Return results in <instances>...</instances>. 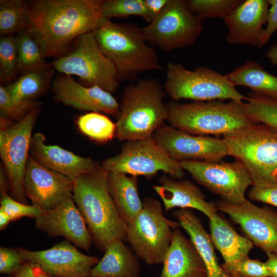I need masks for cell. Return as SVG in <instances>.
<instances>
[{
  "label": "cell",
  "mask_w": 277,
  "mask_h": 277,
  "mask_svg": "<svg viewBox=\"0 0 277 277\" xmlns=\"http://www.w3.org/2000/svg\"><path fill=\"white\" fill-rule=\"evenodd\" d=\"M180 226L189 235L205 265L207 277H229L219 264L214 245L209 235L204 228L201 220L188 208H180L173 212Z\"/></svg>",
  "instance_id": "obj_25"
},
{
  "label": "cell",
  "mask_w": 277,
  "mask_h": 277,
  "mask_svg": "<svg viewBox=\"0 0 277 277\" xmlns=\"http://www.w3.org/2000/svg\"><path fill=\"white\" fill-rule=\"evenodd\" d=\"M17 249L25 261L37 263L54 277H90L91 269L99 261L96 256L80 252L68 240L43 250L30 251L20 247Z\"/></svg>",
  "instance_id": "obj_16"
},
{
  "label": "cell",
  "mask_w": 277,
  "mask_h": 277,
  "mask_svg": "<svg viewBox=\"0 0 277 277\" xmlns=\"http://www.w3.org/2000/svg\"><path fill=\"white\" fill-rule=\"evenodd\" d=\"M243 0H187L188 9L202 21L206 18L223 19L230 14Z\"/></svg>",
  "instance_id": "obj_34"
},
{
  "label": "cell",
  "mask_w": 277,
  "mask_h": 277,
  "mask_svg": "<svg viewBox=\"0 0 277 277\" xmlns=\"http://www.w3.org/2000/svg\"><path fill=\"white\" fill-rule=\"evenodd\" d=\"M203 29L202 21L185 0H169L160 15L142 28L146 41L166 52L194 44Z\"/></svg>",
  "instance_id": "obj_12"
},
{
  "label": "cell",
  "mask_w": 277,
  "mask_h": 277,
  "mask_svg": "<svg viewBox=\"0 0 277 277\" xmlns=\"http://www.w3.org/2000/svg\"><path fill=\"white\" fill-rule=\"evenodd\" d=\"M29 154L42 166L73 182L98 164L90 157L79 156L58 146L46 144V137L41 132L32 135Z\"/></svg>",
  "instance_id": "obj_21"
},
{
  "label": "cell",
  "mask_w": 277,
  "mask_h": 277,
  "mask_svg": "<svg viewBox=\"0 0 277 277\" xmlns=\"http://www.w3.org/2000/svg\"><path fill=\"white\" fill-rule=\"evenodd\" d=\"M71 51L52 63L55 70L79 77L86 87L98 86L111 94L120 81L114 64L102 52L93 32L83 34L73 42Z\"/></svg>",
  "instance_id": "obj_8"
},
{
  "label": "cell",
  "mask_w": 277,
  "mask_h": 277,
  "mask_svg": "<svg viewBox=\"0 0 277 277\" xmlns=\"http://www.w3.org/2000/svg\"><path fill=\"white\" fill-rule=\"evenodd\" d=\"M41 106V103L36 101L16 99L10 95L5 86H0L1 117L18 122Z\"/></svg>",
  "instance_id": "obj_37"
},
{
  "label": "cell",
  "mask_w": 277,
  "mask_h": 277,
  "mask_svg": "<svg viewBox=\"0 0 277 277\" xmlns=\"http://www.w3.org/2000/svg\"><path fill=\"white\" fill-rule=\"evenodd\" d=\"M268 259L265 262L270 273V277H277V255L273 253H266Z\"/></svg>",
  "instance_id": "obj_45"
},
{
  "label": "cell",
  "mask_w": 277,
  "mask_h": 277,
  "mask_svg": "<svg viewBox=\"0 0 277 277\" xmlns=\"http://www.w3.org/2000/svg\"><path fill=\"white\" fill-rule=\"evenodd\" d=\"M230 156L240 162L252 185L277 184V128L255 124L223 135Z\"/></svg>",
  "instance_id": "obj_6"
},
{
  "label": "cell",
  "mask_w": 277,
  "mask_h": 277,
  "mask_svg": "<svg viewBox=\"0 0 277 277\" xmlns=\"http://www.w3.org/2000/svg\"><path fill=\"white\" fill-rule=\"evenodd\" d=\"M209 225L213 244L224 260L221 265L224 270L235 266L248 257L253 246L251 240L238 234L217 214L209 219Z\"/></svg>",
  "instance_id": "obj_24"
},
{
  "label": "cell",
  "mask_w": 277,
  "mask_h": 277,
  "mask_svg": "<svg viewBox=\"0 0 277 277\" xmlns=\"http://www.w3.org/2000/svg\"><path fill=\"white\" fill-rule=\"evenodd\" d=\"M54 70L51 63L46 62L24 71L15 81L5 86L16 99L35 101L47 92L52 83Z\"/></svg>",
  "instance_id": "obj_28"
},
{
  "label": "cell",
  "mask_w": 277,
  "mask_h": 277,
  "mask_svg": "<svg viewBox=\"0 0 277 277\" xmlns=\"http://www.w3.org/2000/svg\"><path fill=\"white\" fill-rule=\"evenodd\" d=\"M103 0H35L28 2V26L46 46L48 57L66 54L80 35L93 32L106 19Z\"/></svg>",
  "instance_id": "obj_1"
},
{
  "label": "cell",
  "mask_w": 277,
  "mask_h": 277,
  "mask_svg": "<svg viewBox=\"0 0 277 277\" xmlns=\"http://www.w3.org/2000/svg\"><path fill=\"white\" fill-rule=\"evenodd\" d=\"M35 225L50 236H63L87 251L91 246L92 236L72 194L67 196L54 208L43 210L35 219Z\"/></svg>",
  "instance_id": "obj_18"
},
{
  "label": "cell",
  "mask_w": 277,
  "mask_h": 277,
  "mask_svg": "<svg viewBox=\"0 0 277 277\" xmlns=\"http://www.w3.org/2000/svg\"><path fill=\"white\" fill-rule=\"evenodd\" d=\"M166 94L156 78L130 83L122 92L116 116L115 137L121 141L151 137L167 120Z\"/></svg>",
  "instance_id": "obj_3"
},
{
  "label": "cell",
  "mask_w": 277,
  "mask_h": 277,
  "mask_svg": "<svg viewBox=\"0 0 277 277\" xmlns=\"http://www.w3.org/2000/svg\"><path fill=\"white\" fill-rule=\"evenodd\" d=\"M18 55V73L45 63L48 57L44 43L35 31L29 26L21 30L15 36Z\"/></svg>",
  "instance_id": "obj_30"
},
{
  "label": "cell",
  "mask_w": 277,
  "mask_h": 277,
  "mask_svg": "<svg viewBox=\"0 0 277 277\" xmlns=\"http://www.w3.org/2000/svg\"><path fill=\"white\" fill-rule=\"evenodd\" d=\"M170 126L195 135H224L255 124L246 111L245 103L213 100L181 104L168 103Z\"/></svg>",
  "instance_id": "obj_5"
},
{
  "label": "cell",
  "mask_w": 277,
  "mask_h": 277,
  "mask_svg": "<svg viewBox=\"0 0 277 277\" xmlns=\"http://www.w3.org/2000/svg\"><path fill=\"white\" fill-rule=\"evenodd\" d=\"M249 199L277 207V184L258 187L252 185L248 192Z\"/></svg>",
  "instance_id": "obj_41"
},
{
  "label": "cell",
  "mask_w": 277,
  "mask_h": 277,
  "mask_svg": "<svg viewBox=\"0 0 277 277\" xmlns=\"http://www.w3.org/2000/svg\"><path fill=\"white\" fill-rule=\"evenodd\" d=\"M25 262L17 249L1 247L0 272L12 274Z\"/></svg>",
  "instance_id": "obj_40"
},
{
  "label": "cell",
  "mask_w": 277,
  "mask_h": 277,
  "mask_svg": "<svg viewBox=\"0 0 277 277\" xmlns=\"http://www.w3.org/2000/svg\"><path fill=\"white\" fill-rule=\"evenodd\" d=\"M74 182L38 163L30 154L24 177L25 195L32 204L43 210L56 207L67 196L72 194Z\"/></svg>",
  "instance_id": "obj_17"
},
{
  "label": "cell",
  "mask_w": 277,
  "mask_h": 277,
  "mask_svg": "<svg viewBox=\"0 0 277 277\" xmlns=\"http://www.w3.org/2000/svg\"><path fill=\"white\" fill-rule=\"evenodd\" d=\"M180 163L198 183L229 203L243 202L246 199L248 188L252 185L247 170L236 160L234 162L184 161Z\"/></svg>",
  "instance_id": "obj_13"
},
{
  "label": "cell",
  "mask_w": 277,
  "mask_h": 277,
  "mask_svg": "<svg viewBox=\"0 0 277 277\" xmlns=\"http://www.w3.org/2000/svg\"><path fill=\"white\" fill-rule=\"evenodd\" d=\"M14 277H54L49 275L36 263L25 261L12 274Z\"/></svg>",
  "instance_id": "obj_42"
},
{
  "label": "cell",
  "mask_w": 277,
  "mask_h": 277,
  "mask_svg": "<svg viewBox=\"0 0 277 277\" xmlns=\"http://www.w3.org/2000/svg\"><path fill=\"white\" fill-rule=\"evenodd\" d=\"M10 189L9 180L3 165L1 164L0 167V192L1 195L7 194Z\"/></svg>",
  "instance_id": "obj_46"
},
{
  "label": "cell",
  "mask_w": 277,
  "mask_h": 277,
  "mask_svg": "<svg viewBox=\"0 0 277 277\" xmlns=\"http://www.w3.org/2000/svg\"><path fill=\"white\" fill-rule=\"evenodd\" d=\"M108 174L97 164L74 182L72 193L93 240L102 249L113 240H126L128 228L109 192Z\"/></svg>",
  "instance_id": "obj_2"
},
{
  "label": "cell",
  "mask_w": 277,
  "mask_h": 277,
  "mask_svg": "<svg viewBox=\"0 0 277 277\" xmlns=\"http://www.w3.org/2000/svg\"><path fill=\"white\" fill-rule=\"evenodd\" d=\"M159 277H207L204 263L190 240L174 230Z\"/></svg>",
  "instance_id": "obj_23"
},
{
  "label": "cell",
  "mask_w": 277,
  "mask_h": 277,
  "mask_svg": "<svg viewBox=\"0 0 277 277\" xmlns=\"http://www.w3.org/2000/svg\"><path fill=\"white\" fill-rule=\"evenodd\" d=\"M266 57L273 64L277 65V44L270 47L266 54Z\"/></svg>",
  "instance_id": "obj_47"
},
{
  "label": "cell",
  "mask_w": 277,
  "mask_h": 277,
  "mask_svg": "<svg viewBox=\"0 0 277 277\" xmlns=\"http://www.w3.org/2000/svg\"><path fill=\"white\" fill-rule=\"evenodd\" d=\"M226 76L235 87H246L254 93L277 100V77L258 63L247 61Z\"/></svg>",
  "instance_id": "obj_29"
},
{
  "label": "cell",
  "mask_w": 277,
  "mask_h": 277,
  "mask_svg": "<svg viewBox=\"0 0 277 277\" xmlns=\"http://www.w3.org/2000/svg\"><path fill=\"white\" fill-rule=\"evenodd\" d=\"M102 259L91 269L92 277H140L141 266L136 254L121 240L107 244Z\"/></svg>",
  "instance_id": "obj_26"
},
{
  "label": "cell",
  "mask_w": 277,
  "mask_h": 277,
  "mask_svg": "<svg viewBox=\"0 0 277 277\" xmlns=\"http://www.w3.org/2000/svg\"><path fill=\"white\" fill-rule=\"evenodd\" d=\"M28 25V2L23 0L0 1L1 36L17 33Z\"/></svg>",
  "instance_id": "obj_31"
},
{
  "label": "cell",
  "mask_w": 277,
  "mask_h": 277,
  "mask_svg": "<svg viewBox=\"0 0 277 277\" xmlns=\"http://www.w3.org/2000/svg\"><path fill=\"white\" fill-rule=\"evenodd\" d=\"M277 255V254H276Z\"/></svg>",
  "instance_id": "obj_49"
},
{
  "label": "cell",
  "mask_w": 277,
  "mask_h": 277,
  "mask_svg": "<svg viewBox=\"0 0 277 277\" xmlns=\"http://www.w3.org/2000/svg\"><path fill=\"white\" fill-rule=\"evenodd\" d=\"M153 139L178 162H220L230 155L223 138L195 135L164 124L153 133Z\"/></svg>",
  "instance_id": "obj_14"
},
{
  "label": "cell",
  "mask_w": 277,
  "mask_h": 277,
  "mask_svg": "<svg viewBox=\"0 0 277 277\" xmlns=\"http://www.w3.org/2000/svg\"><path fill=\"white\" fill-rule=\"evenodd\" d=\"M229 277H270L265 263L246 258L234 267L224 270Z\"/></svg>",
  "instance_id": "obj_39"
},
{
  "label": "cell",
  "mask_w": 277,
  "mask_h": 277,
  "mask_svg": "<svg viewBox=\"0 0 277 277\" xmlns=\"http://www.w3.org/2000/svg\"><path fill=\"white\" fill-rule=\"evenodd\" d=\"M245 107L247 115L255 123L268 125L277 128V100L250 93Z\"/></svg>",
  "instance_id": "obj_33"
},
{
  "label": "cell",
  "mask_w": 277,
  "mask_h": 277,
  "mask_svg": "<svg viewBox=\"0 0 277 277\" xmlns=\"http://www.w3.org/2000/svg\"><path fill=\"white\" fill-rule=\"evenodd\" d=\"M215 206L239 224L255 246L266 253L277 254V213L247 199L239 204L219 201Z\"/></svg>",
  "instance_id": "obj_15"
},
{
  "label": "cell",
  "mask_w": 277,
  "mask_h": 277,
  "mask_svg": "<svg viewBox=\"0 0 277 277\" xmlns=\"http://www.w3.org/2000/svg\"><path fill=\"white\" fill-rule=\"evenodd\" d=\"M107 186L109 192L123 221L128 225L142 210L138 191L136 176L108 171Z\"/></svg>",
  "instance_id": "obj_27"
},
{
  "label": "cell",
  "mask_w": 277,
  "mask_h": 277,
  "mask_svg": "<svg viewBox=\"0 0 277 277\" xmlns=\"http://www.w3.org/2000/svg\"><path fill=\"white\" fill-rule=\"evenodd\" d=\"M39 108L30 112L22 120L12 122L0 118V156L7 175L12 197L26 204L24 177L32 132Z\"/></svg>",
  "instance_id": "obj_10"
},
{
  "label": "cell",
  "mask_w": 277,
  "mask_h": 277,
  "mask_svg": "<svg viewBox=\"0 0 277 277\" xmlns=\"http://www.w3.org/2000/svg\"><path fill=\"white\" fill-rule=\"evenodd\" d=\"M269 5L267 0H245L223 19L230 44L264 46L265 29Z\"/></svg>",
  "instance_id": "obj_20"
},
{
  "label": "cell",
  "mask_w": 277,
  "mask_h": 277,
  "mask_svg": "<svg viewBox=\"0 0 277 277\" xmlns=\"http://www.w3.org/2000/svg\"><path fill=\"white\" fill-rule=\"evenodd\" d=\"M77 125L82 133L97 142H107L115 137V123L100 113L92 112L80 116Z\"/></svg>",
  "instance_id": "obj_32"
},
{
  "label": "cell",
  "mask_w": 277,
  "mask_h": 277,
  "mask_svg": "<svg viewBox=\"0 0 277 277\" xmlns=\"http://www.w3.org/2000/svg\"><path fill=\"white\" fill-rule=\"evenodd\" d=\"M159 183L152 188L162 199L166 212L180 207L197 209L209 219L217 214L215 205L206 201L201 189L190 181H174L164 174L160 176Z\"/></svg>",
  "instance_id": "obj_22"
},
{
  "label": "cell",
  "mask_w": 277,
  "mask_h": 277,
  "mask_svg": "<svg viewBox=\"0 0 277 277\" xmlns=\"http://www.w3.org/2000/svg\"><path fill=\"white\" fill-rule=\"evenodd\" d=\"M166 76L164 88L173 101L189 99L194 102L217 100L243 102L247 98L226 75L208 67L200 66L190 70L180 63L169 62Z\"/></svg>",
  "instance_id": "obj_7"
},
{
  "label": "cell",
  "mask_w": 277,
  "mask_h": 277,
  "mask_svg": "<svg viewBox=\"0 0 277 277\" xmlns=\"http://www.w3.org/2000/svg\"><path fill=\"white\" fill-rule=\"evenodd\" d=\"M169 0H144L149 23L157 17L168 4Z\"/></svg>",
  "instance_id": "obj_44"
},
{
  "label": "cell",
  "mask_w": 277,
  "mask_h": 277,
  "mask_svg": "<svg viewBox=\"0 0 277 277\" xmlns=\"http://www.w3.org/2000/svg\"><path fill=\"white\" fill-rule=\"evenodd\" d=\"M142 211L128 224L126 240L136 255L149 265L163 263L178 222L163 213L161 202L144 198Z\"/></svg>",
  "instance_id": "obj_9"
},
{
  "label": "cell",
  "mask_w": 277,
  "mask_h": 277,
  "mask_svg": "<svg viewBox=\"0 0 277 277\" xmlns=\"http://www.w3.org/2000/svg\"><path fill=\"white\" fill-rule=\"evenodd\" d=\"M54 100L80 110L104 112L116 116L120 104L112 94L98 86L86 87L70 75L63 74L51 86Z\"/></svg>",
  "instance_id": "obj_19"
},
{
  "label": "cell",
  "mask_w": 277,
  "mask_h": 277,
  "mask_svg": "<svg viewBox=\"0 0 277 277\" xmlns=\"http://www.w3.org/2000/svg\"><path fill=\"white\" fill-rule=\"evenodd\" d=\"M11 221L7 214L0 209V230H4Z\"/></svg>",
  "instance_id": "obj_48"
},
{
  "label": "cell",
  "mask_w": 277,
  "mask_h": 277,
  "mask_svg": "<svg viewBox=\"0 0 277 277\" xmlns=\"http://www.w3.org/2000/svg\"><path fill=\"white\" fill-rule=\"evenodd\" d=\"M101 165L108 171L135 176L151 177L159 171L177 179L184 176L180 162L171 157L152 137L126 141L119 153L103 160Z\"/></svg>",
  "instance_id": "obj_11"
},
{
  "label": "cell",
  "mask_w": 277,
  "mask_h": 277,
  "mask_svg": "<svg viewBox=\"0 0 277 277\" xmlns=\"http://www.w3.org/2000/svg\"><path fill=\"white\" fill-rule=\"evenodd\" d=\"M0 209L7 214L12 221L25 216L35 219L43 211L37 206L33 204L30 205L19 202L8 194L1 195Z\"/></svg>",
  "instance_id": "obj_38"
},
{
  "label": "cell",
  "mask_w": 277,
  "mask_h": 277,
  "mask_svg": "<svg viewBox=\"0 0 277 277\" xmlns=\"http://www.w3.org/2000/svg\"><path fill=\"white\" fill-rule=\"evenodd\" d=\"M93 33L102 52L114 64L120 82H133L144 72L164 70L142 28L105 19Z\"/></svg>",
  "instance_id": "obj_4"
},
{
  "label": "cell",
  "mask_w": 277,
  "mask_h": 277,
  "mask_svg": "<svg viewBox=\"0 0 277 277\" xmlns=\"http://www.w3.org/2000/svg\"><path fill=\"white\" fill-rule=\"evenodd\" d=\"M18 55L15 37L8 35L0 39V80L8 83L18 73Z\"/></svg>",
  "instance_id": "obj_36"
},
{
  "label": "cell",
  "mask_w": 277,
  "mask_h": 277,
  "mask_svg": "<svg viewBox=\"0 0 277 277\" xmlns=\"http://www.w3.org/2000/svg\"><path fill=\"white\" fill-rule=\"evenodd\" d=\"M102 13L104 18L108 20L113 17L137 16L148 22L144 0H104Z\"/></svg>",
  "instance_id": "obj_35"
},
{
  "label": "cell",
  "mask_w": 277,
  "mask_h": 277,
  "mask_svg": "<svg viewBox=\"0 0 277 277\" xmlns=\"http://www.w3.org/2000/svg\"><path fill=\"white\" fill-rule=\"evenodd\" d=\"M268 10L267 26L265 29L263 45L266 44L273 34L277 31V0H267Z\"/></svg>",
  "instance_id": "obj_43"
}]
</instances>
